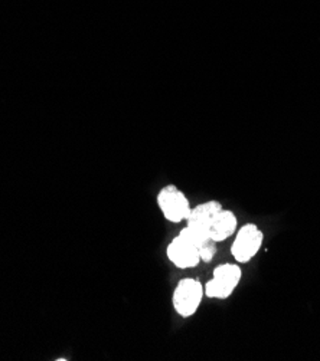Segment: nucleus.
<instances>
[{"label": "nucleus", "mask_w": 320, "mask_h": 361, "mask_svg": "<svg viewBox=\"0 0 320 361\" xmlns=\"http://www.w3.org/2000/svg\"><path fill=\"white\" fill-rule=\"evenodd\" d=\"M221 209H223V204L218 200H208L194 206L186 219V226L201 233L209 235L212 221Z\"/></svg>", "instance_id": "423d86ee"}, {"label": "nucleus", "mask_w": 320, "mask_h": 361, "mask_svg": "<svg viewBox=\"0 0 320 361\" xmlns=\"http://www.w3.org/2000/svg\"><path fill=\"white\" fill-rule=\"evenodd\" d=\"M264 233L254 224H245L237 231V236L231 245V254L238 264H248L261 249Z\"/></svg>", "instance_id": "20e7f679"}, {"label": "nucleus", "mask_w": 320, "mask_h": 361, "mask_svg": "<svg viewBox=\"0 0 320 361\" xmlns=\"http://www.w3.org/2000/svg\"><path fill=\"white\" fill-rule=\"evenodd\" d=\"M217 255V242L208 239L206 242H203L199 247V257H201V262H206L209 264L213 258Z\"/></svg>", "instance_id": "6e6552de"}, {"label": "nucleus", "mask_w": 320, "mask_h": 361, "mask_svg": "<svg viewBox=\"0 0 320 361\" xmlns=\"http://www.w3.org/2000/svg\"><path fill=\"white\" fill-rule=\"evenodd\" d=\"M242 278V269L238 264H223L213 269L212 278L203 283V293L211 300H227L237 290Z\"/></svg>", "instance_id": "f03ea898"}, {"label": "nucleus", "mask_w": 320, "mask_h": 361, "mask_svg": "<svg viewBox=\"0 0 320 361\" xmlns=\"http://www.w3.org/2000/svg\"><path fill=\"white\" fill-rule=\"evenodd\" d=\"M167 259L179 269L196 268L201 264L199 247L191 240L184 238L181 233L174 236L166 247Z\"/></svg>", "instance_id": "39448f33"}, {"label": "nucleus", "mask_w": 320, "mask_h": 361, "mask_svg": "<svg viewBox=\"0 0 320 361\" xmlns=\"http://www.w3.org/2000/svg\"><path fill=\"white\" fill-rule=\"evenodd\" d=\"M156 202L162 214L165 216V219L170 224L186 222L192 210L191 202L186 195L174 185H167L162 188L158 193Z\"/></svg>", "instance_id": "7ed1b4c3"}, {"label": "nucleus", "mask_w": 320, "mask_h": 361, "mask_svg": "<svg viewBox=\"0 0 320 361\" xmlns=\"http://www.w3.org/2000/svg\"><path fill=\"white\" fill-rule=\"evenodd\" d=\"M237 225H238V219L235 213L232 210L223 207L212 221L209 236L212 240L221 243L237 232Z\"/></svg>", "instance_id": "0eeeda50"}, {"label": "nucleus", "mask_w": 320, "mask_h": 361, "mask_svg": "<svg viewBox=\"0 0 320 361\" xmlns=\"http://www.w3.org/2000/svg\"><path fill=\"white\" fill-rule=\"evenodd\" d=\"M205 297L203 283L196 278H184L174 286L172 305L174 312L182 318L194 317Z\"/></svg>", "instance_id": "f257e3e1"}]
</instances>
